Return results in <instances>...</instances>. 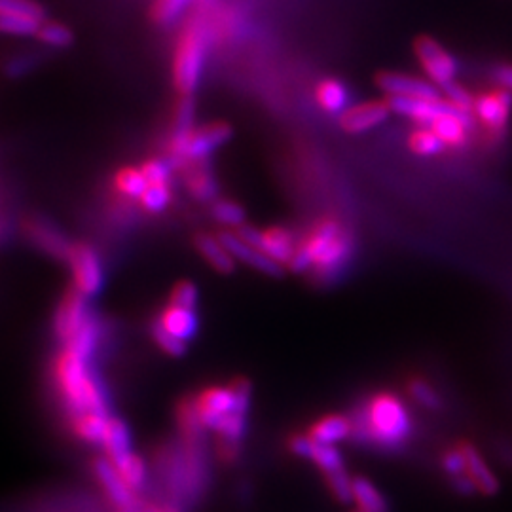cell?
<instances>
[{
  "label": "cell",
  "instance_id": "cell-1",
  "mask_svg": "<svg viewBox=\"0 0 512 512\" xmlns=\"http://www.w3.org/2000/svg\"><path fill=\"white\" fill-rule=\"evenodd\" d=\"M348 416L351 439L370 450L399 454L414 439V416L397 393H372L355 404Z\"/></svg>",
  "mask_w": 512,
  "mask_h": 512
},
{
  "label": "cell",
  "instance_id": "cell-2",
  "mask_svg": "<svg viewBox=\"0 0 512 512\" xmlns=\"http://www.w3.org/2000/svg\"><path fill=\"white\" fill-rule=\"evenodd\" d=\"M355 255V239L338 219L317 220L308 234L298 241L296 253L287 270L294 274L310 272L319 283L338 279Z\"/></svg>",
  "mask_w": 512,
  "mask_h": 512
},
{
  "label": "cell",
  "instance_id": "cell-3",
  "mask_svg": "<svg viewBox=\"0 0 512 512\" xmlns=\"http://www.w3.org/2000/svg\"><path fill=\"white\" fill-rule=\"evenodd\" d=\"M55 380L76 416L88 412L109 416L107 395L99 380L93 376L88 359H82L73 351L63 349L55 363Z\"/></svg>",
  "mask_w": 512,
  "mask_h": 512
},
{
  "label": "cell",
  "instance_id": "cell-4",
  "mask_svg": "<svg viewBox=\"0 0 512 512\" xmlns=\"http://www.w3.org/2000/svg\"><path fill=\"white\" fill-rule=\"evenodd\" d=\"M207 40V27L202 21V16H196L184 27L175 46L173 82L175 88L183 93V97L192 95L200 86L209 44Z\"/></svg>",
  "mask_w": 512,
  "mask_h": 512
},
{
  "label": "cell",
  "instance_id": "cell-5",
  "mask_svg": "<svg viewBox=\"0 0 512 512\" xmlns=\"http://www.w3.org/2000/svg\"><path fill=\"white\" fill-rule=\"evenodd\" d=\"M196 408L203 427L213 429L220 420L234 412H249L251 384L247 378H236L228 387H209L196 399Z\"/></svg>",
  "mask_w": 512,
  "mask_h": 512
},
{
  "label": "cell",
  "instance_id": "cell-6",
  "mask_svg": "<svg viewBox=\"0 0 512 512\" xmlns=\"http://www.w3.org/2000/svg\"><path fill=\"white\" fill-rule=\"evenodd\" d=\"M414 52L427 80L433 82L439 90L458 82V59L454 54H450L439 40L433 37H418L414 42Z\"/></svg>",
  "mask_w": 512,
  "mask_h": 512
},
{
  "label": "cell",
  "instance_id": "cell-7",
  "mask_svg": "<svg viewBox=\"0 0 512 512\" xmlns=\"http://www.w3.org/2000/svg\"><path fill=\"white\" fill-rule=\"evenodd\" d=\"M236 232L247 243L258 247L262 253H266L277 264H281L283 268H289L294 253H296L298 241H300V239H296L289 228H283V226L260 230V228L251 226V224H245Z\"/></svg>",
  "mask_w": 512,
  "mask_h": 512
},
{
  "label": "cell",
  "instance_id": "cell-8",
  "mask_svg": "<svg viewBox=\"0 0 512 512\" xmlns=\"http://www.w3.org/2000/svg\"><path fill=\"white\" fill-rule=\"evenodd\" d=\"M512 93L501 88L475 95L473 116L490 137H501L511 122Z\"/></svg>",
  "mask_w": 512,
  "mask_h": 512
},
{
  "label": "cell",
  "instance_id": "cell-9",
  "mask_svg": "<svg viewBox=\"0 0 512 512\" xmlns=\"http://www.w3.org/2000/svg\"><path fill=\"white\" fill-rule=\"evenodd\" d=\"M69 264L76 293L82 294L86 300L101 293L105 274L99 255L95 253L92 245H74L73 253L69 256Z\"/></svg>",
  "mask_w": 512,
  "mask_h": 512
},
{
  "label": "cell",
  "instance_id": "cell-10",
  "mask_svg": "<svg viewBox=\"0 0 512 512\" xmlns=\"http://www.w3.org/2000/svg\"><path fill=\"white\" fill-rule=\"evenodd\" d=\"M391 112L404 116L408 120H414L418 126H433L440 116L454 109L448 105V101L440 97H387L385 99Z\"/></svg>",
  "mask_w": 512,
  "mask_h": 512
},
{
  "label": "cell",
  "instance_id": "cell-11",
  "mask_svg": "<svg viewBox=\"0 0 512 512\" xmlns=\"http://www.w3.org/2000/svg\"><path fill=\"white\" fill-rule=\"evenodd\" d=\"M219 238L226 245V249L236 258V262L251 266L260 274L270 275V277H281L285 274V268L277 264L266 253H262L258 247L247 243L245 239L239 236L238 232H220Z\"/></svg>",
  "mask_w": 512,
  "mask_h": 512
},
{
  "label": "cell",
  "instance_id": "cell-12",
  "mask_svg": "<svg viewBox=\"0 0 512 512\" xmlns=\"http://www.w3.org/2000/svg\"><path fill=\"white\" fill-rule=\"evenodd\" d=\"M90 311L86 298L76 291H69L61 300L59 308L55 311V334L65 344L73 338L78 330L82 329L90 321Z\"/></svg>",
  "mask_w": 512,
  "mask_h": 512
},
{
  "label": "cell",
  "instance_id": "cell-13",
  "mask_svg": "<svg viewBox=\"0 0 512 512\" xmlns=\"http://www.w3.org/2000/svg\"><path fill=\"white\" fill-rule=\"evenodd\" d=\"M391 109L387 101H366L359 105H351L348 110H344L340 118V126L351 135L366 133L370 129L382 126L385 120L389 118Z\"/></svg>",
  "mask_w": 512,
  "mask_h": 512
},
{
  "label": "cell",
  "instance_id": "cell-14",
  "mask_svg": "<svg viewBox=\"0 0 512 512\" xmlns=\"http://www.w3.org/2000/svg\"><path fill=\"white\" fill-rule=\"evenodd\" d=\"M376 84L387 97H440L439 88L433 82L412 74L384 71L376 76Z\"/></svg>",
  "mask_w": 512,
  "mask_h": 512
},
{
  "label": "cell",
  "instance_id": "cell-15",
  "mask_svg": "<svg viewBox=\"0 0 512 512\" xmlns=\"http://www.w3.org/2000/svg\"><path fill=\"white\" fill-rule=\"evenodd\" d=\"M230 137H232V128L226 122H211L202 129H194L184 152V160L200 162L209 154H213L217 148L226 145Z\"/></svg>",
  "mask_w": 512,
  "mask_h": 512
},
{
  "label": "cell",
  "instance_id": "cell-16",
  "mask_svg": "<svg viewBox=\"0 0 512 512\" xmlns=\"http://www.w3.org/2000/svg\"><path fill=\"white\" fill-rule=\"evenodd\" d=\"M473 114H465L459 110L452 109L440 116L439 120L429 126L437 133L442 145L446 148H465L469 145L471 139V129H473Z\"/></svg>",
  "mask_w": 512,
  "mask_h": 512
},
{
  "label": "cell",
  "instance_id": "cell-17",
  "mask_svg": "<svg viewBox=\"0 0 512 512\" xmlns=\"http://www.w3.org/2000/svg\"><path fill=\"white\" fill-rule=\"evenodd\" d=\"M95 475L99 478L103 490L107 492L110 499L118 509H135L139 507V501L135 497V490H131L124 478L116 471L114 463L107 459H97L95 461Z\"/></svg>",
  "mask_w": 512,
  "mask_h": 512
},
{
  "label": "cell",
  "instance_id": "cell-18",
  "mask_svg": "<svg viewBox=\"0 0 512 512\" xmlns=\"http://www.w3.org/2000/svg\"><path fill=\"white\" fill-rule=\"evenodd\" d=\"M353 427H351V420L348 414H329L323 416L311 425L310 429L306 431V435L310 437L313 442L319 444H329V446H336L342 440L351 439Z\"/></svg>",
  "mask_w": 512,
  "mask_h": 512
},
{
  "label": "cell",
  "instance_id": "cell-19",
  "mask_svg": "<svg viewBox=\"0 0 512 512\" xmlns=\"http://www.w3.org/2000/svg\"><path fill=\"white\" fill-rule=\"evenodd\" d=\"M459 446H461L463 456H465V461H467V475L475 482L478 494H497L499 492V480L490 471V467L486 465V461L480 456V452L467 440L459 442Z\"/></svg>",
  "mask_w": 512,
  "mask_h": 512
},
{
  "label": "cell",
  "instance_id": "cell-20",
  "mask_svg": "<svg viewBox=\"0 0 512 512\" xmlns=\"http://www.w3.org/2000/svg\"><path fill=\"white\" fill-rule=\"evenodd\" d=\"M194 245L203 260L219 274H232L236 268V258L226 249L219 236L213 234H198L194 239Z\"/></svg>",
  "mask_w": 512,
  "mask_h": 512
},
{
  "label": "cell",
  "instance_id": "cell-21",
  "mask_svg": "<svg viewBox=\"0 0 512 512\" xmlns=\"http://www.w3.org/2000/svg\"><path fill=\"white\" fill-rule=\"evenodd\" d=\"M158 323L164 327L169 334H173L175 338L188 342L196 336L198 332V315L196 310H188V308H181V306H173L167 304Z\"/></svg>",
  "mask_w": 512,
  "mask_h": 512
},
{
  "label": "cell",
  "instance_id": "cell-22",
  "mask_svg": "<svg viewBox=\"0 0 512 512\" xmlns=\"http://www.w3.org/2000/svg\"><path fill=\"white\" fill-rule=\"evenodd\" d=\"M192 133H194V101L188 95V97H183V101L179 103V107L175 110L171 154L177 160H184V152H186Z\"/></svg>",
  "mask_w": 512,
  "mask_h": 512
},
{
  "label": "cell",
  "instance_id": "cell-23",
  "mask_svg": "<svg viewBox=\"0 0 512 512\" xmlns=\"http://www.w3.org/2000/svg\"><path fill=\"white\" fill-rule=\"evenodd\" d=\"M27 232H29V236L37 243L40 249H44L46 253H50L52 256L69 260V256L73 253L74 245H69L67 239L63 238V236L55 230L54 226H50L48 222L33 220V222L27 226Z\"/></svg>",
  "mask_w": 512,
  "mask_h": 512
},
{
  "label": "cell",
  "instance_id": "cell-24",
  "mask_svg": "<svg viewBox=\"0 0 512 512\" xmlns=\"http://www.w3.org/2000/svg\"><path fill=\"white\" fill-rule=\"evenodd\" d=\"M315 101L327 114H338V116L351 107L348 86L338 78L321 80L315 88Z\"/></svg>",
  "mask_w": 512,
  "mask_h": 512
},
{
  "label": "cell",
  "instance_id": "cell-25",
  "mask_svg": "<svg viewBox=\"0 0 512 512\" xmlns=\"http://www.w3.org/2000/svg\"><path fill=\"white\" fill-rule=\"evenodd\" d=\"M353 501L357 503V511L391 512L385 495L366 476H353Z\"/></svg>",
  "mask_w": 512,
  "mask_h": 512
},
{
  "label": "cell",
  "instance_id": "cell-26",
  "mask_svg": "<svg viewBox=\"0 0 512 512\" xmlns=\"http://www.w3.org/2000/svg\"><path fill=\"white\" fill-rule=\"evenodd\" d=\"M101 444L109 452L110 461L129 454L131 452V437H129L126 423L118 420V418H109L107 431H105V437H103Z\"/></svg>",
  "mask_w": 512,
  "mask_h": 512
},
{
  "label": "cell",
  "instance_id": "cell-27",
  "mask_svg": "<svg viewBox=\"0 0 512 512\" xmlns=\"http://www.w3.org/2000/svg\"><path fill=\"white\" fill-rule=\"evenodd\" d=\"M114 188L131 200H141L148 188L147 177L141 167H122L114 175Z\"/></svg>",
  "mask_w": 512,
  "mask_h": 512
},
{
  "label": "cell",
  "instance_id": "cell-28",
  "mask_svg": "<svg viewBox=\"0 0 512 512\" xmlns=\"http://www.w3.org/2000/svg\"><path fill=\"white\" fill-rule=\"evenodd\" d=\"M107 423H109V416L88 412V414L74 416L73 429L80 439L101 444L107 431Z\"/></svg>",
  "mask_w": 512,
  "mask_h": 512
},
{
  "label": "cell",
  "instance_id": "cell-29",
  "mask_svg": "<svg viewBox=\"0 0 512 512\" xmlns=\"http://www.w3.org/2000/svg\"><path fill=\"white\" fill-rule=\"evenodd\" d=\"M408 148L421 158H431L437 156L442 150L444 145L437 137V133L429 126H418L410 135H408Z\"/></svg>",
  "mask_w": 512,
  "mask_h": 512
},
{
  "label": "cell",
  "instance_id": "cell-30",
  "mask_svg": "<svg viewBox=\"0 0 512 512\" xmlns=\"http://www.w3.org/2000/svg\"><path fill=\"white\" fill-rule=\"evenodd\" d=\"M112 463H114L116 471L124 478V482L128 484L131 490H137V488L143 486L145 476H147V467H145V461L139 458L137 454L129 452L122 458L114 459Z\"/></svg>",
  "mask_w": 512,
  "mask_h": 512
},
{
  "label": "cell",
  "instance_id": "cell-31",
  "mask_svg": "<svg viewBox=\"0 0 512 512\" xmlns=\"http://www.w3.org/2000/svg\"><path fill=\"white\" fill-rule=\"evenodd\" d=\"M97 338H99V329L95 325V321L90 319L82 329L74 334L69 342H65V349L73 351L76 355H80L82 359H92L95 348H97Z\"/></svg>",
  "mask_w": 512,
  "mask_h": 512
},
{
  "label": "cell",
  "instance_id": "cell-32",
  "mask_svg": "<svg viewBox=\"0 0 512 512\" xmlns=\"http://www.w3.org/2000/svg\"><path fill=\"white\" fill-rule=\"evenodd\" d=\"M406 389H408L410 399L414 403L420 404L421 408H427V410H433V412H439L442 408V397H440L439 391L427 380L412 378L406 385Z\"/></svg>",
  "mask_w": 512,
  "mask_h": 512
},
{
  "label": "cell",
  "instance_id": "cell-33",
  "mask_svg": "<svg viewBox=\"0 0 512 512\" xmlns=\"http://www.w3.org/2000/svg\"><path fill=\"white\" fill-rule=\"evenodd\" d=\"M177 421H179V429L183 433V437L188 440H196L203 433V423L196 408L194 399H186L179 404L177 408Z\"/></svg>",
  "mask_w": 512,
  "mask_h": 512
},
{
  "label": "cell",
  "instance_id": "cell-34",
  "mask_svg": "<svg viewBox=\"0 0 512 512\" xmlns=\"http://www.w3.org/2000/svg\"><path fill=\"white\" fill-rule=\"evenodd\" d=\"M211 215L219 224L226 228H232V230H239L241 226H245V220H247L245 209L238 202H232V200H219V202L213 203Z\"/></svg>",
  "mask_w": 512,
  "mask_h": 512
},
{
  "label": "cell",
  "instance_id": "cell-35",
  "mask_svg": "<svg viewBox=\"0 0 512 512\" xmlns=\"http://www.w3.org/2000/svg\"><path fill=\"white\" fill-rule=\"evenodd\" d=\"M37 38L42 44H46V46H50V48H57V50L67 48V46L73 44V33H71V29H69L67 25H63V23L48 21V19L40 25Z\"/></svg>",
  "mask_w": 512,
  "mask_h": 512
},
{
  "label": "cell",
  "instance_id": "cell-36",
  "mask_svg": "<svg viewBox=\"0 0 512 512\" xmlns=\"http://www.w3.org/2000/svg\"><path fill=\"white\" fill-rule=\"evenodd\" d=\"M40 21L35 19L21 18L16 14L0 12V33L12 35V37H37L40 29Z\"/></svg>",
  "mask_w": 512,
  "mask_h": 512
},
{
  "label": "cell",
  "instance_id": "cell-37",
  "mask_svg": "<svg viewBox=\"0 0 512 512\" xmlns=\"http://www.w3.org/2000/svg\"><path fill=\"white\" fill-rule=\"evenodd\" d=\"M0 12L35 19L40 23L46 21V10L42 4H38L37 0H0Z\"/></svg>",
  "mask_w": 512,
  "mask_h": 512
},
{
  "label": "cell",
  "instance_id": "cell-38",
  "mask_svg": "<svg viewBox=\"0 0 512 512\" xmlns=\"http://www.w3.org/2000/svg\"><path fill=\"white\" fill-rule=\"evenodd\" d=\"M442 97L448 101L450 107L459 110V112H465V114H473L475 109V95L469 92L463 84L454 82L446 88H442Z\"/></svg>",
  "mask_w": 512,
  "mask_h": 512
},
{
  "label": "cell",
  "instance_id": "cell-39",
  "mask_svg": "<svg viewBox=\"0 0 512 512\" xmlns=\"http://www.w3.org/2000/svg\"><path fill=\"white\" fill-rule=\"evenodd\" d=\"M150 330H152V338H154L156 346L162 349L164 353H167V355H171V357H181V355L186 353V342L175 338L173 334H169L158 321L152 325V329Z\"/></svg>",
  "mask_w": 512,
  "mask_h": 512
},
{
  "label": "cell",
  "instance_id": "cell-40",
  "mask_svg": "<svg viewBox=\"0 0 512 512\" xmlns=\"http://www.w3.org/2000/svg\"><path fill=\"white\" fill-rule=\"evenodd\" d=\"M171 202V190L169 186H148L145 194L141 196L139 203L143 205V209L148 213H162L165 207Z\"/></svg>",
  "mask_w": 512,
  "mask_h": 512
},
{
  "label": "cell",
  "instance_id": "cell-41",
  "mask_svg": "<svg viewBox=\"0 0 512 512\" xmlns=\"http://www.w3.org/2000/svg\"><path fill=\"white\" fill-rule=\"evenodd\" d=\"M198 298H200L198 287H196L192 281H179V283L173 287V291H171L169 304L181 306V308H188V310H196Z\"/></svg>",
  "mask_w": 512,
  "mask_h": 512
},
{
  "label": "cell",
  "instance_id": "cell-42",
  "mask_svg": "<svg viewBox=\"0 0 512 512\" xmlns=\"http://www.w3.org/2000/svg\"><path fill=\"white\" fill-rule=\"evenodd\" d=\"M442 471L448 475V478H456V476L467 475V461L463 456V450L461 446H454V448H448L444 454H442Z\"/></svg>",
  "mask_w": 512,
  "mask_h": 512
},
{
  "label": "cell",
  "instance_id": "cell-43",
  "mask_svg": "<svg viewBox=\"0 0 512 512\" xmlns=\"http://www.w3.org/2000/svg\"><path fill=\"white\" fill-rule=\"evenodd\" d=\"M145 177H147L148 186H169L171 181V164L165 160H148L147 164L141 165Z\"/></svg>",
  "mask_w": 512,
  "mask_h": 512
},
{
  "label": "cell",
  "instance_id": "cell-44",
  "mask_svg": "<svg viewBox=\"0 0 512 512\" xmlns=\"http://www.w3.org/2000/svg\"><path fill=\"white\" fill-rule=\"evenodd\" d=\"M192 0H156L152 6V16L158 23H169L177 18Z\"/></svg>",
  "mask_w": 512,
  "mask_h": 512
},
{
  "label": "cell",
  "instance_id": "cell-45",
  "mask_svg": "<svg viewBox=\"0 0 512 512\" xmlns=\"http://www.w3.org/2000/svg\"><path fill=\"white\" fill-rule=\"evenodd\" d=\"M190 192L200 198V200H211L217 194V184L211 179V175L198 171L192 175V179L188 181Z\"/></svg>",
  "mask_w": 512,
  "mask_h": 512
},
{
  "label": "cell",
  "instance_id": "cell-46",
  "mask_svg": "<svg viewBox=\"0 0 512 512\" xmlns=\"http://www.w3.org/2000/svg\"><path fill=\"white\" fill-rule=\"evenodd\" d=\"M495 88L512 93V63H497L492 69Z\"/></svg>",
  "mask_w": 512,
  "mask_h": 512
},
{
  "label": "cell",
  "instance_id": "cell-47",
  "mask_svg": "<svg viewBox=\"0 0 512 512\" xmlns=\"http://www.w3.org/2000/svg\"><path fill=\"white\" fill-rule=\"evenodd\" d=\"M118 512H143L141 507H135V509H120Z\"/></svg>",
  "mask_w": 512,
  "mask_h": 512
},
{
  "label": "cell",
  "instance_id": "cell-48",
  "mask_svg": "<svg viewBox=\"0 0 512 512\" xmlns=\"http://www.w3.org/2000/svg\"><path fill=\"white\" fill-rule=\"evenodd\" d=\"M160 512H171V511H160Z\"/></svg>",
  "mask_w": 512,
  "mask_h": 512
},
{
  "label": "cell",
  "instance_id": "cell-49",
  "mask_svg": "<svg viewBox=\"0 0 512 512\" xmlns=\"http://www.w3.org/2000/svg\"><path fill=\"white\" fill-rule=\"evenodd\" d=\"M353 512H361V511H353Z\"/></svg>",
  "mask_w": 512,
  "mask_h": 512
}]
</instances>
